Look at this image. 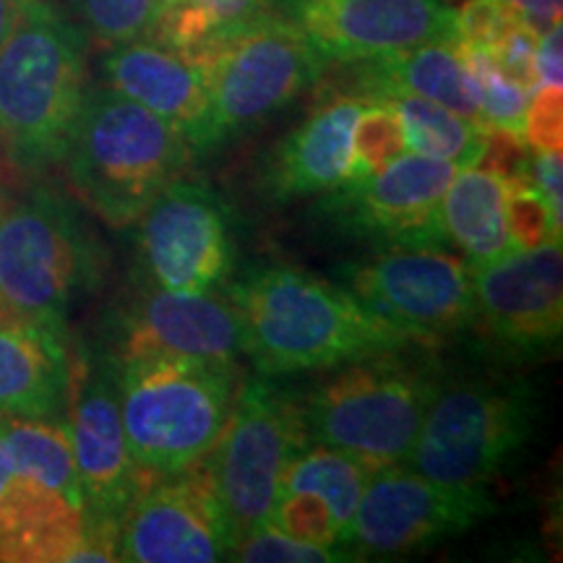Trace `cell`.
<instances>
[{
    "label": "cell",
    "instance_id": "9c48e42d",
    "mask_svg": "<svg viewBox=\"0 0 563 563\" xmlns=\"http://www.w3.org/2000/svg\"><path fill=\"white\" fill-rule=\"evenodd\" d=\"M306 443L298 394L269 378L241 384L220 439L203 456L228 527L230 551L253 527L266 522L287 464Z\"/></svg>",
    "mask_w": 563,
    "mask_h": 563
},
{
    "label": "cell",
    "instance_id": "7c38bea8",
    "mask_svg": "<svg viewBox=\"0 0 563 563\" xmlns=\"http://www.w3.org/2000/svg\"><path fill=\"white\" fill-rule=\"evenodd\" d=\"M139 262L146 287L214 292L238 262L232 211L199 180H173L139 217Z\"/></svg>",
    "mask_w": 563,
    "mask_h": 563
},
{
    "label": "cell",
    "instance_id": "277c9868",
    "mask_svg": "<svg viewBox=\"0 0 563 563\" xmlns=\"http://www.w3.org/2000/svg\"><path fill=\"white\" fill-rule=\"evenodd\" d=\"M129 454L150 481L196 467L220 439L243 376L238 361L118 357Z\"/></svg>",
    "mask_w": 563,
    "mask_h": 563
},
{
    "label": "cell",
    "instance_id": "ffe728a7",
    "mask_svg": "<svg viewBox=\"0 0 563 563\" xmlns=\"http://www.w3.org/2000/svg\"><path fill=\"white\" fill-rule=\"evenodd\" d=\"M365 97L334 95L321 102L298 129L266 157L262 186L272 201L321 196L350 178L352 131Z\"/></svg>",
    "mask_w": 563,
    "mask_h": 563
},
{
    "label": "cell",
    "instance_id": "8d00e7d4",
    "mask_svg": "<svg viewBox=\"0 0 563 563\" xmlns=\"http://www.w3.org/2000/svg\"><path fill=\"white\" fill-rule=\"evenodd\" d=\"M506 3L522 13L538 32L561 24V0H506Z\"/></svg>",
    "mask_w": 563,
    "mask_h": 563
},
{
    "label": "cell",
    "instance_id": "5b68a950",
    "mask_svg": "<svg viewBox=\"0 0 563 563\" xmlns=\"http://www.w3.org/2000/svg\"><path fill=\"white\" fill-rule=\"evenodd\" d=\"M410 347L344 363L316 386L302 402L308 441L373 470L405 462L443 384L439 363Z\"/></svg>",
    "mask_w": 563,
    "mask_h": 563
},
{
    "label": "cell",
    "instance_id": "2e32d148",
    "mask_svg": "<svg viewBox=\"0 0 563 563\" xmlns=\"http://www.w3.org/2000/svg\"><path fill=\"white\" fill-rule=\"evenodd\" d=\"M277 13L340 66L456 40L452 0H277Z\"/></svg>",
    "mask_w": 563,
    "mask_h": 563
},
{
    "label": "cell",
    "instance_id": "8fae6325",
    "mask_svg": "<svg viewBox=\"0 0 563 563\" xmlns=\"http://www.w3.org/2000/svg\"><path fill=\"white\" fill-rule=\"evenodd\" d=\"M373 316L415 344H439L473 321V266L443 249H386L342 272Z\"/></svg>",
    "mask_w": 563,
    "mask_h": 563
},
{
    "label": "cell",
    "instance_id": "44dd1931",
    "mask_svg": "<svg viewBox=\"0 0 563 563\" xmlns=\"http://www.w3.org/2000/svg\"><path fill=\"white\" fill-rule=\"evenodd\" d=\"M70 384L66 327L45 321H0V415L63 418Z\"/></svg>",
    "mask_w": 563,
    "mask_h": 563
},
{
    "label": "cell",
    "instance_id": "8992f818",
    "mask_svg": "<svg viewBox=\"0 0 563 563\" xmlns=\"http://www.w3.org/2000/svg\"><path fill=\"white\" fill-rule=\"evenodd\" d=\"M104 251L74 201L34 188L0 211V302L11 316L66 327V313L100 285Z\"/></svg>",
    "mask_w": 563,
    "mask_h": 563
},
{
    "label": "cell",
    "instance_id": "5bb4252c",
    "mask_svg": "<svg viewBox=\"0 0 563 563\" xmlns=\"http://www.w3.org/2000/svg\"><path fill=\"white\" fill-rule=\"evenodd\" d=\"M483 340L511 361L559 352L563 334L561 241L511 251L473 266V321Z\"/></svg>",
    "mask_w": 563,
    "mask_h": 563
},
{
    "label": "cell",
    "instance_id": "3957f363",
    "mask_svg": "<svg viewBox=\"0 0 563 563\" xmlns=\"http://www.w3.org/2000/svg\"><path fill=\"white\" fill-rule=\"evenodd\" d=\"M191 159V144L173 123L110 87L87 91L63 154L74 191L112 228L136 224Z\"/></svg>",
    "mask_w": 563,
    "mask_h": 563
},
{
    "label": "cell",
    "instance_id": "f546056e",
    "mask_svg": "<svg viewBox=\"0 0 563 563\" xmlns=\"http://www.w3.org/2000/svg\"><path fill=\"white\" fill-rule=\"evenodd\" d=\"M410 152L402 121L386 100H368L352 131V165L347 180H361L384 170ZM344 180V183H347Z\"/></svg>",
    "mask_w": 563,
    "mask_h": 563
},
{
    "label": "cell",
    "instance_id": "cb8c5ba5",
    "mask_svg": "<svg viewBox=\"0 0 563 563\" xmlns=\"http://www.w3.org/2000/svg\"><path fill=\"white\" fill-rule=\"evenodd\" d=\"M5 452L13 470L32 477L45 488L60 493L68 504L81 509L79 475L66 418H5L0 415Z\"/></svg>",
    "mask_w": 563,
    "mask_h": 563
},
{
    "label": "cell",
    "instance_id": "d6a6232c",
    "mask_svg": "<svg viewBox=\"0 0 563 563\" xmlns=\"http://www.w3.org/2000/svg\"><path fill=\"white\" fill-rule=\"evenodd\" d=\"M232 559L245 563H327L342 561L340 553L319 548L311 543H302L290 534L279 532L277 527L262 522L245 534V538L232 548Z\"/></svg>",
    "mask_w": 563,
    "mask_h": 563
},
{
    "label": "cell",
    "instance_id": "e0dca14e",
    "mask_svg": "<svg viewBox=\"0 0 563 563\" xmlns=\"http://www.w3.org/2000/svg\"><path fill=\"white\" fill-rule=\"evenodd\" d=\"M230 559V538L203 462L154 477L136 493L121 525L118 561L211 563Z\"/></svg>",
    "mask_w": 563,
    "mask_h": 563
},
{
    "label": "cell",
    "instance_id": "836d02e7",
    "mask_svg": "<svg viewBox=\"0 0 563 563\" xmlns=\"http://www.w3.org/2000/svg\"><path fill=\"white\" fill-rule=\"evenodd\" d=\"M538 42L540 32L534 30L530 21H519L511 30H506L501 37L485 47L493 63L517 81L519 87L532 91L538 87Z\"/></svg>",
    "mask_w": 563,
    "mask_h": 563
},
{
    "label": "cell",
    "instance_id": "52a82bcc",
    "mask_svg": "<svg viewBox=\"0 0 563 563\" xmlns=\"http://www.w3.org/2000/svg\"><path fill=\"white\" fill-rule=\"evenodd\" d=\"M532 422L534 399L525 382L441 384L402 464L433 483L488 490L530 439Z\"/></svg>",
    "mask_w": 563,
    "mask_h": 563
},
{
    "label": "cell",
    "instance_id": "30bf717a",
    "mask_svg": "<svg viewBox=\"0 0 563 563\" xmlns=\"http://www.w3.org/2000/svg\"><path fill=\"white\" fill-rule=\"evenodd\" d=\"M66 407L84 530L118 548L125 511L150 483L133 464L125 443L118 357L104 352H79L70 357Z\"/></svg>",
    "mask_w": 563,
    "mask_h": 563
},
{
    "label": "cell",
    "instance_id": "e575fe53",
    "mask_svg": "<svg viewBox=\"0 0 563 563\" xmlns=\"http://www.w3.org/2000/svg\"><path fill=\"white\" fill-rule=\"evenodd\" d=\"M522 139L538 152H561V87L538 84L530 91Z\"/></svg>",
    "mask_w": 563,
    "mask_h": 563
},
{
    "label": "cell",
    "instance_id": "f1b7e54d",
    "mask_svg": "<svg viewBox=\"0 0 563 563\" xmlns=\"http://www.w3.org/2000/svg\"><path fill=\"white\" fill-rule=\"evenodd\" d=\"M167 0H70L84 32L104 47L154 37Z\"/></svg>",
    "mask_w": 563,
    "mask_h": 563
},
{
    "label": "cell",
    "instance_id": "d4e9b609",
    "mask_svg": "<svg viewBox=\"0 0 563 563\" xmlns=\"http://www.w3.org/2000/svg\"><path fill=\"white\" fill-rule=\"evenodd\" d=\"M272 13L277 0H167L154 37L196 58Z\"/></svg>",
    "mask_w": 563,
    "mask_h": 563
},
{
    "label": "cell",
    "instance_id": "6da1fadb",
    "mask_svg": "<svg viewBox=\"0 0 563 563\" xmlns=\"http://www.w3.org/2000/svg\"><path fill=\"white\" fill-rule=\"evenodd\" d=\"M243 352L264 376L340 368L407 344L347 287L287 264L253 266L228 287Z\"/></svg>",
    "mask_w": 563,
    "mask_h": 563
},
{
    "label": "cell",
    "instance_id": "603a6c76",
    "mask_svg": "<svg viewBox=\"0 0 563 563\" xmlns=\"http://www.w3.org/2000/svg\"><path fill=\"white\" fill-rule=\"evenodd\" d=\"M439 224L446 245L470 264H488L514 251L506 224V178L481 165L460 167L441 196Z\"/></svg>",
    "mask_w": 563,
    "mask_h": 563
},
{
    "label": "cell",
    "instance_id": "4fadbf2b",
    "mask_svg": "<svg viewBox=\"0 0 563 563\" xmlns=\"http://www.w3.org/2000/svg\"><path fill=\"white\" fill-rule=\"evenodd\" d=\"M493 511L488 490L428 481L386 464L371 475L344 534L347 559H391L462 534Z\"/></svg>",
    "mask_w": 563,
    "mask_h": 563
},
{
    "label": "cell",
    "instance_id": "4dcf8cb0",
    "mask_svg": "<svg viewBox=\"0 0 563 563\" xmlns=\"http://www.w3.org/2000/svg\"><path fill=\"white\" fill-rule=\"evenodd\" d=\"M266 525L277 527L279 532L302 540V543L329 548V551L340 553L342 561L347 559V553L342 551V532L334 522L332 511L313 493L279 488L277 496H274L269 517H266Z\"/></svg>",
    "mask_w": 563,
    "mask_h": 563
},
{
    "label": "cell",
    "instance_id": "ba28073f",
    "mask_svg": "<svg viewBox=\"0 0 563 563\" xmlns=\"http://www.w3.org/2000/svg\"><path fill=\"white\" fill-rule=\"evenodd\" d=\"M207 76L209 118L199 152L256 129L313 89L329 63L279 13L196 55Z\"/></svg>",
    "mask_w": 563,
    "mask_h": 563
},
{
    "label": "cell",
    "instance_id": "7402d4cb",
    "mask_svg": "<svg viewBox=\"0 0 563 563\" xmlns=\"http://www.w3.org/2000/svg\"><path fill=\"white\" fill-rule=\"evenodd\" d=\"M347 68H352V87H355L352 95L376 100L391 91H405L483 125L473 79L454 40L426 42L412 51L350 63Z\"/></svg>",
    "mask_w": 563,
    "mask_h": 563
},
{
    "label": "cell",
    "instance_id": "9a60e30c",
    "mask_svg": "<svg viewBox=\"0 0 563 563\" xmlns=\"http://www.w3.org/2000/svg\"><path fill=\"white\" fill-rule=\"evenodd\" d=\"M456 170L452 159L407 152L368 178L321 194L327 199L319 211L340 230L386 249H443L439 203Z\"/></svg>",
    "mask_w": 563,
    "mask_h": 563
},
{
    "label": "cell",
    "instance_id": "f35d334b",
    "mask_svg": "<svg viewBox=\"0 0 563 563\" xmlns=\"http://www.w3.org/2000/svg\"><path fill=\"white\" fill-rule=\"evenodd\" d=\"M5 319H11V313L5 311V308H3V302H0V321H5Z\"/></svg>",
    "mask_w": 563,
    "mask_h": 563
},
{
    "label": "cell",
    "instance_id": "74e56055",
    "mask_svg": "<svg viewBox=\"0 0 563 563\" xmlns=\"http://www.w3.org/2000/svg\"><path fill=\"white\" fill-rule=\"evenodd\" d=\"M30 0H0V45H3L5 37H9L13 26L21 16V11L26 9Z\"/></svg>",
    "mask_w": 563,
    "mask_h": 563
},
{
    "label": "cell",
    "instance_id": "4316f807",
    "mask_svg": "<svg viewBox=\"0 0 563 563\" xmlns=\"http://www.w3.org/2000/svg\"><path fill=\"white\" fill-rule=\"evenodd\" d=\"M376 100H386L397 110L410 152L435 159H452L460 167L477 165L488 129L431 100L405 95V91H391Z\"/></svg>",
    "mask_w": 563,
    "mask_h": 563
},
{
    "label": "cell",
    "instance_id": "ac0fdd59",
    "mask_svg": "<svg viewBox=\"0 0 563 563\" xmlns=\"http://www.w3.org/2000/svg\"><path fill=\"white\" fill-rule=\"evenodd\" d=\"M123 344L115 357L173 355L196 361H238L241 323L228 298L146 287L123 316Z\"/></svg>",
    "mask_w": 563,
    "mask_h": 563
},
{
    "label": "cell",
    "instance_id": "1f68e13d",
    "mask_svg": "<svg viewBox=\"0 0 563 563\" xmlns=\"http://www.w3.org/2000/svg\"><path fill=\"white\" fill-rule=\"evenodd\" d=\"M506 224L514 251L561 241V217L527 175L506 178Z\"/></svg>",
    "mask_w": 563,
    "mask_h": 563
},
{
    "label": "cell",
    "instance_id": "484cf974",
    "mask_svg": "<svg viewBox=\"0 0 563 563\" xmlns=\"http://www.w3.org/2000/svg\"><path fill=\"white\" fill-rule=\"evenodd\" d=\"M373 473L376 470L355 460V456L308 441L295 454V460L287 464L279 488L313 493L316 498H321L327 509L332 511L336 527H340L344 545V534L350 530L352 517H355V509Z\"/></svg>",
    "mask_w": 563,
    "mask_h": 563
},
{
    "label": "cell",
    "instance_id": "7a4b0ae2",
    "mask_svg": "<svg viewBox=\"0 0 563 563\" xmlns=\"http://www.w3.org/2000/svg\"><path fill=\"white\" fill-rule=\"evenodd\" d=\"M87 91L84 32L51 0H30L0 45V150L16 170L63 162Z\"/></svg>",
    "mask_w": 563,
    "mask_h": 563
},
{
    "label": "cell",
    "instance_id": "d590c367",
    "mask_svg": "<svg viewBox=\"0 0 563 563\" xmlns=\"http://www.w3.org/2000/svg\"><path fill=\"white\" fill-rule=\"evenodd\" d=\"M561 24L540 32L538 42V84L561 87Z\"/></svg>",
    "mask_w": 563,
    "mask_h": 563
},
{
    "label": "cell",
    "instance_id": "83f0119b",
    "mask_svg": "<svg viewBox=\"0 0 563 563\" xmlns=\"http://www.w3.org/2000/svg\"><path fill=\"white\" fill-rule=\"evenodd\" d=\"M456 47H460L464 66H467L470 79H473L485 129H501L522 136L530 91L511 81L481 47L460 45V42H456Z\"/></svg>",
    "mask_w": 563,
    "mask_h": 563
},
{
    "label": "cell",
    "instance_id": "ab89813d",
    "mask_svg": "<svg viewBox=\"0 0 563 563\" xmlns=\"http://www.w3.org/2000/svg\"><path fill=\"white\" fill-rule=\"evenodd\" d=\"M0 203H3V194H0Z\"/></svg>",
    "mask_w": 563,
    "mask_h": 563
},
{
    "label": "cell",
    "instance_id": "d6986e66",
    "mask_svg": "<svg viewBox=\"0 0 563 563\" xmlns=\"http://www.w3.org/2000/svg\"><path fill=\"white\" fill-rule=\"evenodd\" d=\"M100 70L104 87L173 123L196 157L209 118V91L201 63L194 55L157 37H141L108 47Z\"/></svg>",
    "mask_w": 563,
    "mask_h": 563
}]
</instances>
